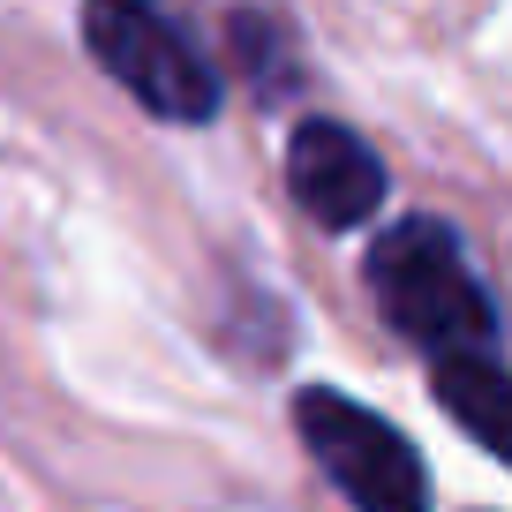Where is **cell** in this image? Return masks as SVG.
Here are the masks:
<instances>
[{
  "label": "cell",
  "instance_id": "cell-6",
  "mask_svg": "<svg viewBox=\"0 0 512 512\" xmlns=\"http://www.w3.org/2000/svg\"><path fill=\"white\" fill-rule=\"evenodd\" d=\"M234 46H241V61H249L256 91H287V76H294V68L279 61V46H287V31H279L272 16H256V8H241V16H234Z\"/></svg>",
  "mask_w": 512,
  "mask_h": 512
},
{
  "label": "cell",
  "instance_id": "cell-1",
  "mask_svg": "<svg viewBox=\"0 0 512 512\" xmlns=\"http://www.w3.org/2000/svg\"><path fill=\"white\" fill-rule=\"evenodd\" d=\"M362 287L377 317L400 339H415L430 362H460V354H505V317L497 294L482 287L475 256H467L460 226L437 211H407L400 226H384L362 256Z\"/></svg>",
  "mask_w": 512,
  "mask_h": 512
},
{
  "label": "cell",
  "instance_id": "cell-2",
  "mask_svg": "<svg viewBox=\"0 0 512 512\" xmlns=\"http://www.w3.org/2000/svg\"><path fill=\"white\" fill-rule=\"evenodd\" d=\"M83 46L151 121L204 128L219 113V68L159 0H83Z\"/></svg>",
  "mask_w": 512,
  "mask_h": 512
},
{
  "label": "cell",
  "instance_id": "cell-4",
  "mask_svg": "<svg viewBox=\"0 0 512 512\" xmlns=\"http://www.w3.org/2000/svg\"><path fill=\"white\" fill-rule=\"evenodd\" d=\"M287 196L302 204L309 226L354 234V226H369L384 211V159L347 121L309 113V121H294V136H287Z\"/></svg>",
  "mask_w": 512,
  "mask_h": 512
},
{
  "label": "cell",
  "instance_id": "cell-5",
  "mask_svg": "<svg viewBox=\"0 0 512 512\" xmlns=\"http://www.w3.org/2000/svg\"><path fill=\"white\" fill-rule=\"evenodd\" d=\"M430 392L482 452H505V415H512V377L505 354H460V362H430Z\"/></svg>",
  "mask_w": 512,
  "mask_h": 512
},
{
  "label": "cell",
  "instance_id": "cell-3",
  "mask_svg": "<svg viewBox=\"0 0 512 512\" xmlns=\"http://www.w3.org/2000/svg\"><path fill=\"white\" fill-rule=\"evenodd\" d=\"M294 437L317 460V475L347 497L354 512H437L430 467H422L415 437L392 430L377 407L347 400L332 384H309L294 400Z\"/></svg>",
  "mask_w": 512,
  "mask_h": 512
}]
</instances>
